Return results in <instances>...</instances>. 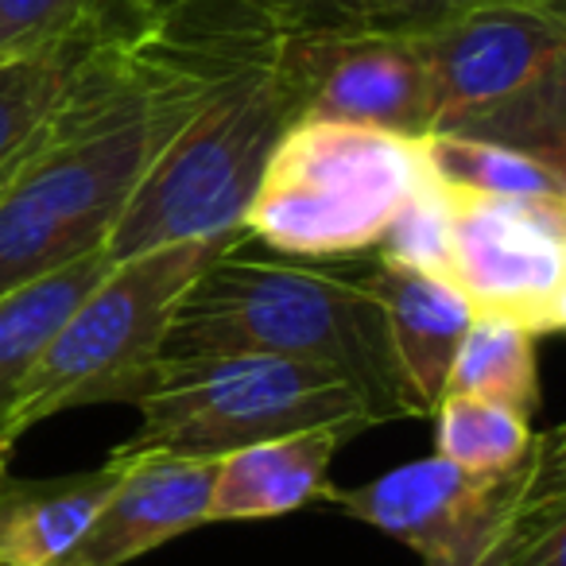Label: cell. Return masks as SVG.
I'll return each mask as SVG.
<instances>
[{"label":"cell","instance_id":"obj_1","mask_svg":"<svg viewBox=\"0 0 566 566\" xmlns=\"http://www.w3.org/2000/svg\"><path fill=\"white\" fill-rule=\"evenodd\" d=\"M195 354H268L326 365L369 396L380 423L416 416L365 264L323 268L252 256L244 241L218 252L182 292L159 357Z\"/></svg>","mask_w":566,"mask_h":566},{"label":"cell","instance_id":"obj_2","mask_svg":"<svg viewBox=\"0 0 566 566\" xmlns=\"http://www.w3.org/2000/svg\"><path fill=\"white\" fill-rule=\"evenodd\" d=\"M295 35H283L260 59L221 78L159 148L128 195L105 256H140L179 241L244 233V213L268 159L300 120Z\"/></svg>","mask_w":566,"mask_h":566},{"label":"cell","instance_id":"obj_3","mask_svg":"<svg viewBox=\"0 0 566 566\" xmlns=\"http://www.w3.org/2000/svg\"><path fill=\"white\" fill-rule=\"evenodd\" d=\"M244 233L179 241L109 264L55 331L0 411V458L28 427L90 403H133L164 354V334L195 275Z\"/></svg>","mask_w":566,"mask_h":566},{"label":"cell","instance_id":"obj_4","mask_svg":"<svg viewBox=\"0 0 566 566\" xmlns=\"http://www.w3.org/2000/svg\"><path fill=\"white\" fill-rule=\"evenodd\" d=\"M133 408H140V427L117 447L120 454L226 458L283 434L346 431L357 439L380 427L369 396L349 377L268 354L159 357Z\"/></svg>","mask_w":566,"mask_h":566},{"label":"cell","instance_id":"obj_5","mask_svg":"<svg viewBox=\"0 0 566 566\" xmlns=\"http://www.w3.org/2000/svg\"><path fill=\"white\" fill-rule=\"evenodd\" d=\"M423 179L419 140L334 120H295L260 175L244 237L287 260H361Z\"/></svg>","mask_w":566,"mask_h":566},{"label":"cell","instance_id":"obj_6","mask_svg":"<svg viewBox=\"0 0 566 566\" xmlns=\"http://www.w3.org/2000/svg\"><path fill=\"white\" fill-rule=\"evenodd\" d=\"M442 187L447 280L473 315L504 318L527 334L566 326V202H509Z\"/></svg>","mask_w":566,"mask_h":566},{"label":"cell","instance_id":"obj_7","mask_svg":"<svg viewBox=\"0 0 566 566\" xmlns=\"http://www.w3.org/2000/svg\"><path fill=\"white\" fill-rule=\"evenodd\" d=\"M431 86V133L462 125L485 105L566 59V9L551 4H478L411 32Z\"/></svg>","mask_w":566,"mask_h":566},{"label":"cell","instance_id":"obj_8","mask_svg":"<svg viewBox=\"0 0 566 566\" xmlns=\"http://www.w3.org/2000/svg\"><path fill=\"white\" fill-rule=\"evenodd\" d=\"M520 470L524 458L504 473H465L431 454L357 489H331L326 501H338L354 520L400 539L427 566H473L516 493Z\"/></svg>","mask_w":566,"mask_h":566},{"label":"cell","instance_id":"obj_9","mask_svg":"<svg viewBox=\"0 0 566 566\" xmlns=\"http://www.w3.org/2000/svg\"><path fill=\"white\" fill-rule=\"evenodd\" d=\"M300 120L377 128L423 140L431 133V86L411 35L388 28H338L295 35Z\"/></svg>","mask_w":566,"mask_h":566},{"label":"cell","instance_id":"obj_10","mask_svg":"<svg viewBox=\"0 0 566 566\" xmlns=\"http://www.w3.org/2000/svg\"><path fill=\"white\" fill-rule=\"evenodd\" d=\"M120 458H125V470L90 532L66 555L71 563L125 566L195 527L210 524L218 458H182L167 454V450H140V454Z\"/></svg>","mask_w":566,"mask_h":566},{"label":"cell","instance_id":"obj_11","mask_svg":"<svg viewBox=\"0 0 566 566\" xmlns=\"http://www.w3.org/2000/svg\"><path fill=\"white\" fill-rule=\"evenodd\" d=\"M365 280L385 307L388 342L403 392L419 419L434 416L447 396L450 365L473 323V307L439 275H427L400 260L369 256Z\"/></svg>","mask_w":566,"mask_h":566},{"label":"cell","instance_id":"obj_12","mask_svg":"<svg viewBox=\"0 0 566 566\" xmlns=\"http://www.w3.org/2000/svg\"><path fill=\"white\" fill-rule=\"evenodd\" d=\"M349 442L346 431H300L252 442L218 458L210 493V524L268 520L307 509L331 493L334 454Z\"/></svg>","mask_w":566,"mask_h":566},{"label":"cell","instance_id":"obj_13","mask_svg":"<svg viewBox=\"0 0 566 566\" xmlns=\"http://www.w3.org/2000/svg\"><path fill=\"white\" fill-rule=\"evenodd\" d=\"M125 458L59 478H12L0 470V566H48L90 532L117 485Z\"/></svg>","mask_w":566,"mask_h":566},{"label":"cell","instance_id":"obj_14","mask_svg":"<svg viewBox=\"0 0 566 566\" xmlns=\"http://www.w3.org/2000/svg\"><path fill=\"white\" fill-rule=\"evenodd\" d=\"M86 35L0 59V190L48 144Z\"/></svg>","mask_w":566,"mask_h":566},{"label":"cell","instance_id":"obj_15","mask_svg":"<svg viewBox=\"0 0 566 566\" xmlns=\"http://www.w3.org/2000/svg\"><path fill=\"white\" fill-rule=\"evenodd\" d=\"M109 264L113 260L105 256V249H97L74 264L59 268V272L40 275V280L0 295V411L17 392L20 380L28 377V369L40 361V354L66 323V315L78 307L82 295L109 272Z\"/></svg>","mask_w":566,"mask_h":566},{"label":"cell","instance_id":"obj_16","mask_svg":"<svg viewBox=\"0 0 566 566\" xmlns=\"http://www.w3.org/2000/svg\"><path fill=\"white\" fill-rule=\"evenodd\" d=\"M423 159L447 187L509 202H566V167L462 136H423Z\"/></svg>","mask_w":566,"mask_h":566},{"label":"cell","instance_id":"obj_17","mask_svg":"<svg viewBox=\"0 0 566 566\" xmlns=\"http://www.w3.org/2000/svg\"><path fill=\"white\" fill-rule=\"evenodd\" d=\"M535 334L504 318L473 315L462 346L450 365L447 396H478V400L509 403L532 416L539 403V361Z\"/></svg>","mask_w":566,"mask_h":566},{"label":"cell","instance_id":"obj_18","mask_svg":"<svg viewBox=\"0 0 566 566\" xmlns=\"http://www.w3.org/2000/svg\"><path fill=\"white\" fill-rule=\"evenodd\" d=\"M439 136L501 144V148L524 151L543 164L566 167V59L539 71L516 94L485 105L481 113Z\"/></svg>","mask_w":566,"mask_h":566},{"label":"cell","instance_id":"obj_19","mask_svg":"<svg viewBox=\"0 0 566 566\" xmlns=\"http://www.w3.org/2000/svg\"><path fill=\"white\" fill-rule=\"evenodd\" d=\"M434 454L465 473H504L532 447V416L478 396H442Z\"/></svg>","mask_w":566,"mask_h":566},{"label":"cell","instance_id":"obj_20","mask_svg":"<svg viewBox=\"0 0 566 566\" xmlns=\"http://www.w3.org/2000/svg\"><path fill=\"white\" fill-rule=\"evenodd\" d=\"M102 9L105 0H0V59L90 32Z\"/></svg>","mask_w":566,"mask_h":566},{"label":"cell","instance_id":"obj_21","mask_svg":"<svg viewBox=\"0 0 566 566\" xmlns=\"http://www.w3.org/2000/svg\"><path fill=\"white\" fill-rule=\"evenodd\" d=\"M244 12H256L260 20L283 28L292 35L338 32V28L365 24L361 0H233Z\"/></svg>","mask_w":566,"mask_h":566},{"label":"cell","instance_id":"obj_22","mask_svg":"<svg viewBox=\"0 0 566 566\" xmlns=\"http://www.w3.org/2000/svg\"><path fill=\"white\" fill-rule=\"evenodd\" d=\"M478 4H504V0H361V12L369 28H388V32L411 35L454 17V12L478 9ZM509 4H551V9H566V0H509Z\"/></svg>","mask_w":566,"mask_h":566},{"label":"cell","instance_id":"obj_23","mask_svg":"<svg viewBox=\"0 0 566 566\" xmlns=\"http://www.w3.org/2000/svg\"><path fill=\"white\" fill-rule=\"evenodd\" d=\"M48 566H78V563H71V558H59V563H48Z\"/></svg>","mask_w":566,"mask_h":566},{"label":"cell","instance_id":"obj_24","mask_svg":"<svg viewBox=\"0 0 566 566\" xmlns=\"http://www.w3.org/2000/svg\"><path fill=\"white\" fill-rule=\"evenodd\" d=\"M0 470H9V462H0Z\"/></svg>","mask_w":566,"mask_h":566}]
</instances>
